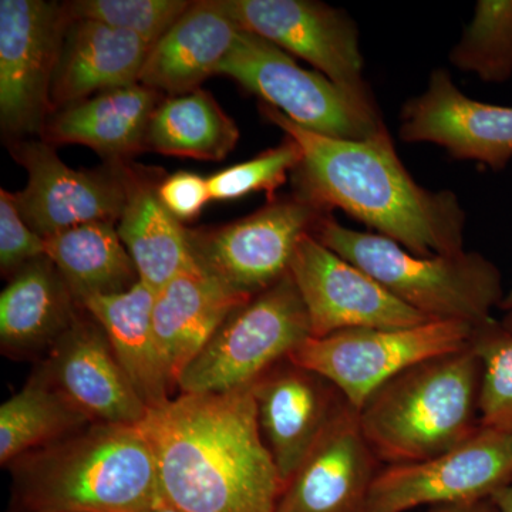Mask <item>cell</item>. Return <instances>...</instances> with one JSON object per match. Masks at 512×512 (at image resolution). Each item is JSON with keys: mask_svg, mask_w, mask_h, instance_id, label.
Returning <instances> with one entry per match:
<instances>
[{"mask_svg": "<svg viewBox=\"0 0 512 512\" xmlns=\"http://www.w3.org/2000/svg\"><path fill=\"white\" fill-rule=\"evenodd\" d=\"M510 483L512 433L481 426L473 437L440 456L382 468L363 512L476 503L488 500Z\"/></svg>", "mask_w": 512, "mask_h": 512, "instance_id": "obj_11", "label": "cell"}, {"mask_svg": "<svg viewBox=\"0 0 512 512\" xmlns=\"http://www.w3.org/2000/svg\"><path fill=\"white\" fill-rule=\"evenodd\" d=\"M79 303L47 256L19 269L0 293V345L9 356L49 348L72 326Z\"/></svg>", "mask_w": 512, "mask_h": 512, "instance_id": "obj_23", "label": "cell"}, {"mask_svg": "<svg viewBox=\"0 0 512 512\" xmlns=\"http://www.w3.org/2000/svg\"><path fill=\"white\" fill-rule=\"evenodd\" d=\"M158 195L164 207L181 224L195 220L211 201L208 178L190 171H180L163 178Z\"/></svg>", "mask_w": 512, "mask_h": 512, "instance_id": "obj_34", "label": "cell"}, {"mask_svg": "<svg viewBox=\"0 0 512 512\" xmlns=\"http://www.w3.org/2000/svg\"><path fill=\"white\" fill-rule=\"evenodd\" d=\"M9 467L29 512H143L163 500L153 448L138 426L92 423Z\"/></svg>", "mask_w": 512, "mask_h": 512, "instance_id": "obj_3", "label": "cell"}, {"mask_svg": "<svg viewBox=\"0 0 512 512\" xmlns=\"http://www.w3.org/2000/svg\"><path fill=\"white\" fill-rule=\"evenodd\" d=\"M289 274L305 302L312 338L340 330L412 328L430 322L312 234L303 235L296 245Z\"/></svg>", "mask_w": 512, "mask_h": 512, "instance_id": "obj_13", "label": "cell"}, {"mask_svg": "<svg viewBox=\"0 0 512 512\" xmlns=\"http://www.w3.org/2000/svg\"><path fill=\"white\" fill-rule=\"evenodd\" d=\"M474 326L430 320L399 329H348L309 338L289 360L332 383L359 412L376 390L404 370L466 349Z\"/></svg>", "mask_w": 512, "mask_h": 512, "instance_id": "obj_7", "label": "cell"}, {"mask_svg": "<svg viewBox=\"0 0 512 512\" xmlns=\"http://www.w3.org/2000/svg\"><path fill=\"white\" fill-rule=\"evenodd\" d=\"M301 161V146L286 136L281 146L210 175L211 201L239 200L254 192H265L274 200L275 191L286 183Z\"/></svg>", "mask_w": 512, "mask_h": 512, "instance_id": "obj_32", "label": "cell"}, {"mask_svg": "<svg viewBox=\"0 0 512 512\" xmlns=\"http://www.w3.org/2000/svg\"><path fill=\"white\" fill-rule=\"evenodd\" d=\"M457 69L488 83L512 76V0H480L470 25L450 53Z\"/></svg>", "mask_w": 512, "mask_h": 512, "instance_id": "obj_29", "label": "cell"}, {"mask_svg": "<svg viewBox=\"0 0 512 512\" xmlns=\"http://www.w3.org/2000/svg\"><path fill=\"white\" fill-rule=\"evenodd\" d=\"M242 30L220 0L192 2L190 9L151 47L138 83L170 96L194 92L237 45Z\"/></svg>", "mask_w": 512, "mask_h": 512, "instance_id": "obj_21", "label": "cell"}, {"mask_svg": "<svg viewBox=\"0 0 512 512\" xmlns=\"http://www.w3.org/2000/svg\"><path fill=\"white\" fill-rule=\"evenodd\" d=\"M92 424L36 370L22 390L0 407V463L9 466L30 451Z\"/></svg>", "mask_w": 512, "mask_h": 512, "instance_id": "obj_28", "label": "cell"}, {"mask_svg": "<svg viewBox=\"0 0 512 512\" xmlns=\"http://www.w3.org/2000/svg\"><path fill=\"white\" fill-rule=\"evenodd\" d=\"M491 500H493L498 512H512V483L498 490L491 497Z\"/></svg>", "mask_w": 512, "mask_h": 512, "instance_id": "obj_36", "label": "cell"}, {"mask_svg": "<svg viewBox=\"0 0 512 512\" xmlns=\"http://www.w3.org/2000/svg\"><path fill=\"white\" fill-rule=\"evenodd\" d=\"M483 366L467 346L394 376L363 404L359 423L386 466L420 463L480 430Z\"/></svg>", "mask_w": 512, "mask_h": 512, "instance_id": "obj_4", "label": "cell"}, {"mask_svg": "<svg viewBox=\"0 0 512 512\" xmlns=\"http://www.w3.org/2000/svg\"><path fill=\"white\" fill-rule=\"evenodd\" d=\"M154 298L156 292L138 281L126 292L89 296L77 302L103 328L114 355L148 409L170 400L174 389L154 338Z\"/></svg>", "mask_w": 512, "mask_h": 512, "instance_id": "obj_25", "label": "cell"}, {"mask_svg": "<svg viewBox=\"0 0 512 512\" xmlns=\"http://www.w3.org/2000/svg\"><path fill=\"white\" fill-rule=\"evenodd\" d=\"M220 5L239 28L311 63L350 99L377 111L363 80L359 30L345 12L311 0H220Z\"/></svg>", "mask_w": 512, "mask_h": 512, "instance_id": "obj_10", "label": "cell"}, {"mask_svg": "<svg viewBox=\"0 0 512 512\" xmlns=\"http://www.w3.org/2000/svg\"><path fill=\"white\" fill-rule=\"evenodd\" d=\"M217 74L320 136L360 141L386 131L377 111L360 106L328 77L302 69L289 53L248 30H242Z\"/></svg>", "mask_w": 512, "mask_h": 512, "instance_id": "obj_8", "label": "cell"}, {"mask_svg": "<svg viewBox=\"0 0 512 512\" xmlns=\"http://www.w3.org/2000/svg\"><path fill=\"white\" fill-rule=\"evenodd\" d=\"M192 261L156 292L153 329L173 386L232 312L249 301Z\"/></svg>", "mask_w": 512, "mask_h": 512, "instance_id": "obj_19", "label": "cell"}, {"mask_svg": "<svg viewBox=\"0 0 512 512\" xmlns=\"http://www.w3.org/2000/svg\"><path fill=\"white\" fill-rule=\"evenodd\" d=\"M312 235L427 319L476 328L504 301L500 269L477 252L414 255L382 235L343 227L330 214Z\"/></svg>", "mask_w": 512, "mask_h": 512, "instance_id": "obj_5", "label": "cell"}, {"mask_svg": "<svg viewBox=\"0 0 512 512\" xmlns=\"http://www.w3.org/2000/svg\"><path fill=\"white\" fill-rule=\"evenodd\" d=\"M262 436L284 484L346 403L325 377L286 359L254 384Z\"/></svg>", "mask_w": 512, "mask_h": 512, "instance_id": "obj_18", "label": "cell"}, {"mask_svg": "<svg viewBox=\"0 0 512 512\" xmlns=\"http://www.w3.org/2000/svg\"><path fill=\"white\" fill-rule=\"evenodd\" d=\"M309 338L311 320L288 272L229 315L185 367L177 386L181 393H222L251 386Z\"/></svg>", "mask_w": 512, "mask_h": 512, "instance_id": "obj_6", "label": "cell"}, {"mask_svg": "<svg viewBox=\"0 0 512 512\" xmlns=\"http://www.w3.org/2000/svg\"><path fill=\"white\" fill-rule=\"evenodd\" d=\"M28 184L13 192L23 220L40 237L92 222L117 224L126 204L124 164L104 170H74L46 141H25L13 150Z\"/></svg>", "mask_w": 512, "mask_h": 512, "instance_id": "obj_14", "label": "cell"}, {"mask_svg": "<svg viewBox=\"0 0 512 512\" xmlns=\"http://www.w3.org/2000/svg\"><path fill=\"white\" fill-rule=\"evenodd\" d=\"M431 512H498L497 507L491 498L476 503L456 504V505H440L434 507Z\"/></svg>", "mask_w": 512, "mask_h": 512, "instance_id": "obj_35", "label": "cell"}, {"mask_svg": "<svg viewBox=\"0 0 512 512\" xmlns=\"http://www.w3.org/2000/svg\"><path fill=\"white\" fill-rule=\"evenodd\" d=\"M46 255V239L23 220L15 194L0 190V269L12 278L19 269Z\"/></svg>", "mask_w": 512, "mask_h": 512, "instance_id": "obj_33", "label": "cell"}, {"mask_svg": "<svg viewBox=\"0 0 512 512\" xmlns=\"http://www.w3.org/2000/svg\"><path fill=\"white\" fill-rule=\"evenodd\" d=\"M326 215L293 194L231 224L188 229V245L195 264L232 291L254 298L288 274L296 245Z\"/></svg>", "mask_w": 512, "mask_h": 512, "instance_id": "obj_9", "label": "cell"}, {"mask_svg": "<svg viewBox=\"0 0 512 512\" xmlns=\"http://www.w3.org/2000/svg\"><path fill=\"white\" fill-rule=\"evenodd\" d=\"M67 15L43 0H0V121L15 136L42 134Z\"/></svg>", "mask_w": 512, "mask_h": 512, "instance_id": "obj_12", "label": "cell"}, {"mask_svg": "<svg viewBox=\"0 0 512 512\" xmlns=\"http://www.w3.org/2000/svg\"><path fill=\"white\" fill-rule=\"evenodd\" d=\"M239 140L235 121L211 93L194 92L160 101L147 130V150L163 156L222 161Z\"/></svg>", "mask_w": 512, "mask_h": 512, "instance_id": "obj_27", "label": "cell"}, {"mask_svg": "<svg viewBox=\"0 0 512 512\" xmlns=\"http://www.w3.org/2000/svg\"><path fill=\"white\" fill-rule=\"evenodd\" d=\"M500 309H503V311H511L512 309V288L510 289V292L505 293V298L503 303H501Z\"/></svg>", "mask_w": 512, "mask_h": 512, "instance_id": "obj_38", "label": "cell"}, {"mask_svg": "<svg viewBox=\"0 0 512 512\" xmlns=\"http://www.w3.org/2000/svg\"><path fill=\"white\" fill-rule=\"evenodd\" d=\"M150 50L146 40L126 30L93 20H67L50 87L53 113L138 83Z\"/></svg>", "mask_w": 512, "mask_h": 512, "instance_id": "obj_20", "label": "cell"}, {"mask_svg": "<svg viewBox=\"0 0 512 512\" xmlns=\"http://www.w3.org/2000/svg\"><path fill=\"white\" fill-rule=\"evenodd\" d=\"M505 312L476 326L468 346L483 366L481 426L512 433V309Z\"/></svg>", "mask_w": 512, "mask_h": 512, "instance_id": "obj_30", "label": "cell"}, {"mask_svg": "<svg viewBox=\"0 0 512 512\" xmlns=\"http://www.w3.org/2000/svg\"><path fill=\"white\" fill-rule=\"evenodd\" d=\"M379 463L346 402L285 485L275 512H363Z\"/></svg>", "mask_w": 512, "mask_h": 512, "instance_id": "obj_17", "label": "cell"}, {"mask_svg": "<svg viewBox=\"0 0 512 512\" xmlns=\"http://www.w3.org/2000/svg\"><path fill=\"white\" fill-rule=\"evenodd\" d=\"M43 375L92 423L138 426L148 407L140 399L103 328L87 313L50 346Z\"/></svg>", "mask_w": 512, "mask_h": 512, "instance_id": "obj_16", "label": "cell"}, {"mask_svg": "<svg viewBox=\"0 0 512 512\" xmlns=\"http://www.w3.org/2000/svg\"><path fill=\"white\" fill-rule=\"evenodd\" d=\"M261 111L302 148L292 180L303 200L326 214L345 211L414 255L464 251L466 214L456 195L417 184L387 130L367 140H342L296 126L268 104Z\"/></svg>", "mask_w": 512, "mask_h": 512, "instance_id": "obj_2", "label": "cell"}, {"mask_svg": "<svg viewBox=\"0 0 512 512\" xmlns=\"http://www.w3.org/2000/svg\"><path fill=\"white\" fill-rule=\"evenodd\" d=\"M143 512H183V511L177 510V508L173 507V505L168 504L167 501L161 500L160 503L153 505V507L148 508V510L143 511Z\"/></svg>", "mask_w": 512, "mask_h": 512, "instance_id": "obj_37", "label": "cell"}, {"mask_svg": "<svg viewBox=\"0 0 512 512\" xmlns=\"http://www.w3.org/2000/svg\"><path fill=\"white\" fill-rule=\"evenodd\" d=\"M160 93L136 83L96 94L57 110L47 120L42 140L89 147L110 164L147 150L148 124L160 104Z\"/></svg>", "mask_w": 512, "mask_h": 512, "instance_id": "obj_22", "label": "cell"}, {"mask_svg": "<svg viewBox=\"0 0 512 512\" xmlns=\"http://www.w3.org/2000/svg\"><path fill=\"white\" fill-rule=\"evenodd\" d=\"M399 136L500 171L512 160V107L470 99L447 70H434L427 89L404 104Z\"/></svg>", "mask_w": 512, "mask_h": 512, "instance_id": "obj_15", "label": "cell"}, {"mask_svg": "<svg viewBox=\"0 0 512 512\" xmlns=\"http://www.w3.org/2000/svg\"><path fill=\"white\" fill-rule=\"evenodd\" d=\"M138 429L153 448L161 497L183 512H275L285 484L259 427L251 386L181 393Z\"/></svg>", "mask_w": 512, "mask_h": 512, "instance_id": "obj_1", "label": "cell"}, {"mask_svg": "<svg viewBox=\"0 0 512 512\" xmlns=\"http://www.w3.org/2000/svg\"><path fill=\"white\" fill-rule=\"evenodd\" d=\"M46 256L76 302L126 292L140 281L113 222H92L46 237Z\"/></svg>", "mask_w": 512, "mask_h": 512, "instance_id": "obj_26", "label": "cell"}, {"mask_svg": "<svg viewBox=\"0 0 512 512\" xmlns=\"http://www.w3.org/2000/svg\"><path fill=\"white\" fill-rule=\"evenodd\" d=\"M191 5L187 0H76L63 3V8L69 19L126 30L153 47Z\"/></svg>", "mask_w": 512, "mask_h": 512, "instance_id": "obj_31", "label": "cell"}, {"mask_svg": "<svg viewBox=\"0 0 512 512\" xmlns=\"http://www.w3.org/2000/svg\"><path fill=\"white\" fill-rule=\"evenodd\" d=\"M126 204L116 227L138 278L154 292L183 272L192 259L188 229L175 220L158 195L156 174L123 165Z\"/></svg>", "mask_w": 512, "mask_h": 512, "instance_id": "obj_24", "label": "cell"}]
</instances>
